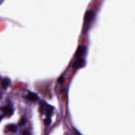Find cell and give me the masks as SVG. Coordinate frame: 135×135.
<instances>
[{"mask_svg": "<svg viewBox=\"0 0 135 135\" xmlns=\"http://www.w3.org/2000/svg\"><path fill=\"white\" fill-rule=\"evenodd\" d=\"M40 109H41V111L43 114H46L48 115V116H50L53 112V108L47 104L46 103H41V106L40 107Z\"/></svg>", "mask_w": 135, "mask_h": 135, "instance_id": "1", "label": "cell"}, {"mask_svg": "<svg viewBox=\"0 0 135 135\" xmlns=\"http://www.w3.org/2000/svg\"><path fill=\"white\" fill-rule=\"evenodd\" d=\"M95 16V12L92 10H88L85 14L84 21L86 23L89 24L92 21Z\"/></svg>", "mask_w": 135, "mask_h": 135, "instance_id": "2", "label": "cell"}, {"mask_svg": "<svg viewBox=\"0 0 135 135\" xmlns=\"http://www.w3.org/2000/svg\"><path fill=\"white\" fill-rule=\"evenodd\" d=\"M84 60L83 58L82 57L76 58V59L74 60L73 64L72 65V67L74 69H78L82 67L84 65Z\"/></svg>", "mask_w": 135, "mask_h": 135, "instance_id": "3", "label": "cell"}, {"mask_svg": "<svg viewBox=\"0 0 135 135\" xmlns=\"http://www.w3.org/2000/svg\"><path fill=\"white\" fill-rule=\"evenodd\" d=\"M3 111L4 115L7 117L11 116L13 114V112H14L13 108L10 105H8L4 107L3 108Z\"/></svg>", "mask_w": 135, "mask_h": 135, "instance_id": "4", "label": "cell"}, {"mask_svg": "<svg viewBox=\"0 0 135 135\" xmlns=\"http://www.w3.org/2000/svg\"><path fill=\"white\" fill-rule=\"evenodd\" d=\"M87 48L84 46H80L77 49L75 53V57L76 58L81 57L86 51Z\"/></svg>", "mask_w": 135, "mask_h": 135, "instance_id": "5", "label": "cell"}, {"mask_svg": "<svg viewBox=\"0 0 135 135\" xmlns=\"http://www.w3.org/2000/svg\"><path fill=\"white\" fill-rule=\"evenodd\" d=\"M26 98L28 99L31 101V102H35L39 100V97L35 93L32 92H30L28 94V95L26 96Z\"/></svg>", "mask_w": 135, "mask_h": 135, "instance_id": "6", "label": "cell"}, {"mask_svg": "<svg viewBox=\"0 0 135 135\" xmlns=\"http://www.w3.org/2000/svg\"><path fill=\"white\" fill-rule=\"evenodd\" d=\"M11 80L8 78H4L3 79L1 82V87L4 89H6L8 87H9L11 84Z\"/></svg>", "mask_w": 135, "mask_h": 135, "instance_id": "7", "label": "cell"}, {"mask_svg": "<svg viewBox=\"0 0 135 135\" xmlns=\"http://www.w3.org/2000/svg\"><path fill=\"white\" fill-rule=\"evenodd\" d=\"M6 128H7V130L9 132H11L14 133L17 132V127L15 125H14V124L8 125Z\"/></svg>", "mask_w": 135, "mask_h": 135, "instance_id": "8", "label": "cell"}, {"mask_svg": "<svg viewBox=\"0 0 135 135\" xmlns=\"http://www.w3.org/2000/svg\"><path fill=\"white\" fill-rule=\"evenodd\" d=\"M44 124H46V125H48V126L49 125H50L51 124V119L50 118H49V117H48V118H46V119H44Z\"/></svg>", "mask_w": 135, "mask_h": 135, "instance_id": "9", "label": "cell"}, {"mask_svg": "<svg viewBox=\"0 0 135 135\" xmlns=\"http://www.w3.org/2000/svg\"><path fill=\"white\" fill-rule=\"evenodd\" d=\"M26 120L25 118H22L20 121L19 124L20 125H23L26 123Z\"/></svg>", "mask_w": 135, "mask_h": 135, "instance_id": "10", "label": "cell"}, {"mask_svg": "<svg viewBox=\"0 0 135 135\" xmlns=\"http://www.w3.org/2000/svg\"><path fill=\"white\" fill-rule=\"evenodd\" d=\"M22 135H31L30 132L28 130L25 129L23 132V133H22Z\"/></svg>", "mask_w": 135, "mask_h": 135, "instance_id": "11", "label": "cell"}, {"mask_svg": "<svg viewBox=\"0 0 135 135\" xmlns=\"http://www.w3.org/2000/svg\"><path fill=\"white\" fill-rule=\"evenodd\" d=\"M59 82L61 84H63L64 82V76H61V77L59 79Z\"/></svg>", "mask_w": 135, "mask_h": 135, "instance_id": "12", "label": "cell"}, {"mask_svg": "<svg viewBox=\"0 0 135 135\" xmlns=\"http://www.w3.org/2000/svg\"><path fill=\"white\" fill-rule=\"evenodd\" d=\"M3 97V93L2 92L0 91V99H1Z\"/></svg>", "mask_w": 135, "mask_h": 135, "instance_id": "13", "label": "cell"}, {"mask_svg": "<svg viewBox=\"0 0 135 135\" xmlns=\"http://www.w3.org/2000/svg\"><path fill=\"white\" fill-rule=\"evenodd\" d=\"M3 116H2V115H0V122H1V121L2 119H3Z\"/></svg>", "mask_w": 135, "mask_h": 135, "instance_id": "14", "label": "cell"}]
</instances>
